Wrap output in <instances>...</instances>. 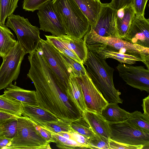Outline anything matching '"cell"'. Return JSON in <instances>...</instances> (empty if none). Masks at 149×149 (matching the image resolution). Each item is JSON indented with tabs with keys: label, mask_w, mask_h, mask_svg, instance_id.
<instances>
[{
	"label": "cell",
	"mask_w": 149,
	"mask_h": 149,
	"mask_svg": "<svg viewBox=\"0 0 149 149\" xmlns=\"http://www.w3.org/2000/svg\"><path fill=\"white\" fill-rule=\"evenodd\" d=\"M28 56L27 77L33 83L38 106L60 119L71 122L83 115L37 49Z\"/></svg>",
	"instance_id": "obj_1"
},
{
	"label": "cell",
	"mask_w": 149,
	"mask_h": 149,
	"mask_svg": "<svg viewBox=\"0 0 149 149\" xmlns=\"http://www.w3.org/2000/svg\"><path fill=\"white\" fill-rule=\"evenodd\" d=\"M83 64L92 81L109 103L122 104L121 93L115 88L113 75L114 69L107 63L105 59L95 52L88 50L86 59Z\"/></svg>",
	"instance_id": "obj_2"
},
{
	"label": "cell",
	"mask_w": 149,
	"mask_h": 149,
	"mask_svg": "<svg viewBox=\"0 0 149 149\" xmlns=\"http://www.w3.org/2000/svg\"><path fill=\"white\" fill-rule=\"evenodd\" d=\"M84 37L88 50L100 49L140 58L149 69V48L132 44L116 37L100 36L91 26Z\"/></svg>",
	"instance_id": "obj_3"
},
{
	"label": "cell",
	"mask_w": 149,
	"mask_h": 149,
	"mask_svg": "<svg viewBox=\"0 0 149 149\" xmlns=\"http://www.w3.org/2000/svg\"><path fill=\"white\" fill-rule=\"evenodd\" d=\"M66 34L76 39L82 38L90 26L87 19L74 0H52Z\"/></svg>",
	"instance_id": "obj_4"
},
{
	"label": "cell",
	"mask_w": 149,
	"mask_h": 149,
	"mask_svg": "<svg viewBox=\"0 0 149 149\" xmlns=\"http://www.w3.org/2000/svg\"><path fill=\"white\" fill-rule=\"evenodd\" d=\"M17 133L5 149H51L49 143L36 130L35 122L28 117L17 116Z\"/></svg>",
	"instance_id": "obj_5"
},
{
	"label": "cell",
	"mask_w": 149,
	"mask_h": 149,
	"mask_svg": "<svg viewBox=\"0 0 149 149\" xmlns=\"http://www.w3.org/2000/svg\"><path fill=\"white\" fill-rule=\"evenodd\" d=\"M5 25L15 32L26 54L36 49L41 39L40 28L32 25L27 18L13 14L7 17Z\"/></svg>",
	"instance_id": "obj_6"
},
{
	"label": "cell",
	"mask_w": 149,
	"mask_h": 149,
	"mask_svg": "<svg viewBox=\"0 0 149 149\" xmlns=\"http://www.w3.org/2000/svg\"><path fill=\"white\" fill-rule=\"evenodd\" d=\"M109 123L110 139L129 145L143 146V148H149V133L140 131L127 120Z\"/></svg>",
	"instance_id": "obj_7"
},
{
	"label": "cell",
	"mask_w": 149,
	"mask_h": 149,
	"mask_svg": "<svg viewBox=\"0 0 149 149\" xmlns=\"http://www.w3.org/2000/svg\"><path fill=\"white\" fill-rule=\"evenodd\" d=\"M37 49L41 53L58 81L68 89L71 74L61 52L48 41L41 38Z\"/></svg>",
	"instance_id": "obj_8"
},
{
	"label": "cell",
	"mask_w": 149,
	"mask_h": 149,
	"mask_svg": "<svg viewBox=\"0 0 149 149\" xmlns=\"http://www.w3.org/2000/svg\"><path fill=\"white\" fill-rule=\"evenodd\" d=\"M24 50L17 40L15 45L3 58L0 67V90L5 89L17 78L24 55Z\"/></svg>",
	"instance_id": "obj_9"
},
{
	"label": "cell",
	"mask_w": 149,
	"mask_h": 149,
	"mask_svg": "<svg viewBox=\"0 0 149 149\" xmlns=\"http://www.w3.org/2000/svg\"><path fill=\"white\" fill-rule=\"evenodd\" d=\"M119 76L127 84L141 91L149 93V69L142 66L118 64L116 67Z\"/></svg>",
	"instance_id": "obj_10"
},
{
	"label": "cell",
	"mask_w": 149,
	"mask_h": 149,
	"mask_svg": "<svg viewBox=\"0 0 149 149\" xmlns=\"http://www.w3.org/2000/svg\"><path fill=\"white\" fill-rule=\"evenodd\" d=\"M40 30L48 32L58 36L66 34L64 26L57 13L52 0L49 1L38 9Z\"/></svg>",
	"instance_id": "obj_11"
},
{
	"label": "cell",
	"mask_w": 149,
	"mask_h": 149,
	"mask_svg": "<svg viewBox=\"0 0 149 149\" xmlns=\"http://www.w3.org/2000/svg\"><path fill=\"white\" fill-rule=\"evenodd\" d=\"M77 79L82 89L86 110L101 114L108 103L87 73L85 76Z\"/></svg>",
	"instance_id": "obj_12"
},
{
	"label": "cell",
	"mask_w": 149,
	"mask_h": 149,
	"mask_svg": "<svg viewBox=\"0 0 149 149\" xmlns=\"http://www.w3.org/2000/svg\"><path fill=\"white\" fill-rule=\"evenodd\" d=\"M117 10L109 3H102L97 22L91 26L98 35L118 37L116 24Z\"/></svg>",
	"instance_id": "obj_13"
},
{
	"label": "cell",
	"mask_w": 149,
	"mask_h": 149,
	"mask_svg": "<svg viewBox=\"0 0 149 149\" xmlns=\"http://www.w3.org/2000/svg\"><path fill=\"white\" fill-rule=\"evenodd\" d=\"M122 39L149 48V19H146L144 15H135L127 33Z\"/></svg>",
	"instance_id": "obj_14"
},
{
	"label": "cell",
	"mask_w": 149,
	"mask_h": 149,
	"mask_svg": "<svg viewBox=\"0 0 149 149\" xmlns=\"http://www.w3.org/2000/svg\"><path fill=\"white\" fill-rule=\"evenodd\" d=\"M83 115L95 134L102 139L109 141L110 136L109 123L102 116L87 111Z\"/></svg>",
	"instance_id": "obj_15"
},
{
	"label": "cell",
	"mask_w": 149,
	"mask_h": 149,
	"mask_svg": "<svg viewBox=\"0 0 149 149\" xmlns=\"http://www.w3.org/2000/svg\"><path fill=\"white\" fill-rule=\"evenodd\" d=\"M22 104V115L29 118L38 125L56 121L60 119L51 112L39 106L29 105L24 103Z\"/></svg>",
	"instance_id": "obj_16"
},
{
	"label": "cell",
	"mask_w": 149,
	"mask_h": 149,
	"mask_svg": "<svg viewBox=\"0 0 149 149\" xmlns=\"http://www.w3.org/2000/svg\"><path fill=\"white\" fill-rule=\"evenodd\" d=\"M135 15L132 4L117 10L116 24L119 38L123 39L125 36Z\"/></svg>",
	"instance_id": "obj_17"
},
{
	"label": "cell",
	"mask_w": 149,
	"mask_h": 149,
	"mask_svg": "<svg viewBox=\"0 0 149 149\" xmlns=\"http://www.w3.org/2000/svg\"><path fill=\"white\" fill-rule=\"evenodd\" d=\"M5 89L4 94L9 97L22 103L38 106L35 91L25 90L12 83Z\"/></svg>",
	"instance_id": "obj_18"
},
{
	"label": "cell",
	"mask_w": 149,
	"mask_h": 149,
	"mask_svg": "<svg viewBox=\"0 0 149 149\" xmlns=\"http://www.w3.org/2000/svg\"><path fill=\"white\" fill-rule=\"evenodd\" d=\"M87 19L90 26L96 24L102 3L99 0H74Z\"/></svg>",
	"instance_id": "obj_19"
},
{
	"label": "cell",
	"mask_w": 149,
	"mask_h": 149,
	"mask_svg": "<svg viewBox=\"0 0 149 149\" xmlns=\"http://www.w3.org/2000/svg\"><path fill=\"white\" fill-rule=\"evenodd\" d=\"M56 37L68 48L74 52L84 64L87 58L88 49L82 38L76 39L66 34Z\"/></svg>",
	"instance_id": "obj_20"
},
{
	"label": "cell",
	"mask_w": 149,
	"mask_h": 149,
	"mask_svg": "<svg viewBox=\"0 0 149 149\" xmlns=\"http://www.w3.org/2000/svg\"><path fill=\"white\" fill-rule=\"evenodd\" d=\"M67 92L73 101L84 113L87 110L82 89L77 78L72 75L69 77Z\"/></svg>",
	"instance_id": "obj_21"
},
{
	"label": "cell",
	"mask_w": 149,
	"mask_h": 149,
	"mask_svg": "<svg viewBox=\"0 0 149 149\" xmlns=\"http://www.w3.org/2000/svg\"><path fill=\"white\" fill-rule=\"evenodd\" d=\"M101 114L109 123H117L127 120L130 113L120 108L118 104L109 103L102 110Z\"/></svg>",
	"instance_id": "obj_22"
},
{
	"label": "cell",
	"mask_w": 149,
	"mask_h": 149,
	"mask_svg": "<svg viewBox=\"0 0 149 149\" xmlns=\"http://www.w3.org/2000/svg\"><path fill=\"white\" fill-rule=\"evenodd\" d=\"M17 41L8 27L5 25L0 24V57H5Z\"/></svg>",
	"instance_id": "obj_23"
},
{
	"label": "cell",
	"mask_w": 149,
	"mask_h": 149,
	"mask_svg": "<svg viewBox=\"0 0 149 149\" xmlns=\"http://www.w3.org/2000/svg\"><path fill=\"white\" fill-rule=\"evenodd\" d=\"M88 50L96 53L101 57L105 60L107 58H112L117 60L121 63H123L130 65L134 64L136 61H141L144 63L141 58L132 55L100 49H93Z\"/></svg>",
	"instance_id": "obj_24"
},
{
	"label": "cell",
	"mask_w": 149,
	"mask_h": 149,
	"mask_svg": "<svg viewBox=\"0 0 149 149\" xmlns=\"http://www.w3.org/2000/svg\"><path fill=\"white\" fill-rule=\"evenodd\" d=\"M0 110L17 116L23 114L22 103L4 94L0 95Z\"/></svg>",
	"instance_id": "obj_25"
},
{
	"label": "cell",
	"mask_w": 149,
	"mask_h": 149,
	"mask_svg": "<svg viewBox=\"0 0 149 149\" xmlns=\"http://www.w3.org/2000/svg\"><path fill=\"white\" fill-rule=\"evenodd\" d=\"M70 127L73 131L81 134L89 139L96 136L83 115L70 122Z\"/></svg>",
	"instance_id": "obj_26"
},
{
	"label": "cell",
	"mask_w": 149,
	"mask_h": 149,
	"mask_svg": "<svg viewBox=\"0 0 149 149\" xmlns=\"http://www.w3.org/2000/svg\"><path fill=\"white\" fill-rule=\"evenodd\" d=\"M127 120L140 131L149 133V116L136 111L130 113Z\"/></svg>",
	"instance_id": "obj_27"
},
{
	"label": "cell",
	"mask_w": 149,
	"mask_h": 149,
	"mask_svg": "<svg viewBox=\"0 0 149 149\" xmlns=\"http://www.w3.org/2000/svg\"><path fill=\"white\" fill-rule=\"evenodd\" d=\"M61 53L64 62L71 73L70 75L78 78L86 75L87 72L83 64L76 61L64 54Z\"/></svg>",
	"instance_id": "obj_28"
},
{
	"label": "cell",
	"mask_w": 149,
	"mask_h": 149,
	"mask_svg": "<svg viewBox=\"0 0 149 149\" xmlns=\"http://www.w3.org/2000/svg\"><path fill=\"white\" fill-rule=\"evenodd\" d=\"M19 0H0V24L5 25L6 19L13 14L18 7Z\"/></svg>",
	"instance_id": "obj_29"
},
{
	"label": "cell",
	"mask_w": 149,
	"mask_h": 149,
	"mask_svg": "<svg viewBox=\"0 0 149 149\" xmlns=\"http://www.w3.org/2000/svg\"><path fill=\"white\" fill-rule=\"evenodd\" d=\"M70 122L60 119L55 122H52L38 125L48 130L57 133L61 132H70L73 131L71 128Z\"/></svg>",
	"instance_id": "obj_30"
},
{
	"label": "cell",
	"mask_w": 149,
	"mask_h": 149,
	"mask_svg": "<svg viewBox=\"0 0 149 149\" xmlns=\"http://www.w3.org/2000/svg\"><path fill=\"white\" fill-rule=\"evenodd\" d=\"M45 36L47 40L50 42L61 53L65 54L80 63H82L77 56L72 51L68 48L63 43L57 38L56 36L45 35Z\"/></svg>",
	"instance_id": "obj_31"
},
{
	"label": "cell",
	"mask_w": 149,
	"mask_h": 149,
	"mask_svg": "<svg viewBox=\"0 0 149 149\" xmlns=\"http://www.w3.org/2000/svg\"><path fill=\"white\" fill-rule=\"evenodd\" d=\"M56 146L62 149H83L82 147L74 140L65 138L50 131Z\"/></svg>",
	"instance_id": "obj_32"
},
{
	"label": "cell",
	"mask_w": 149,
	"mask_h": 149,
	"mask_svg": "<svg viewBox=\"0 0 149 149\" xmlns=\"http://www.w3.org/2000/svg\"><path fill=\"white\" fill-rule=\"evenodd\" d=\"M3 125L2 136L12 139L17 130L18 121L17 118L8 120L3 124Z\"/></svg>",
	"instance_id": "obj_33"
},
{
	"label": "cell",
	"mask_w": 149,
	"mask_h": 149,
	"mask_svg": "<svg viewBox=\"0 0 149 149\" xmlns=\"http://www.w3.org/2000/svg\"><path fill=\"white\" fill-rule=\"evenodd\" d=\"M51 0H23L22 5L26 11L33 12Z\"/></svg>",
	"instance_id": "obj_34"
},
{
	"label": "cell",
	"mask_w": 149,
	"mask_h": 149,
	"mask_svg": "<svg viewBox=\"0 0 149 149\" xmlns=\"http://www.w3.org/2000/svg\"><path fill=\"white\" fill-rule=\"evenodd\" d=\"M90 149H109V141L104 140L97 136L89 139Z\"/></svg>",
	"instance_id": "obj_35"
},
{
	"label": "cell",
	"mask_w": 149,
	"mask_h": 149,
	"mask_svg": "<svg viewBox=\"0 0 149 149\" xmlns=\"http://www.w3.org/2000/svg\"><path fill=\"white\" fill-rule=\"evenodd\" d=\"M72 137V140L81 145L83 149L90 148L89 139L85 136L73 131L70 132Z\"/></svg>",
	"instance_id": "obj_36"
},
{
	"label": "cell",
	"mask_w": 149,
	"mask_h": 149,
	"mask_svg": "<svg viewBox=\"0 0 149 149\" xmlns=\"http://www.w3.org/2000/svg\"><path fill=\"white\" fill-rule=\"evenodd\" d=\"M109 148L113 149H141L143 146L130 145L118 142L110 139L109 140Z\"/></svg>",
	"instance_id": "obj_37"
},
{
	"label": "cell",
	"mask_w": 149,
	"mask_h": 149,
	"mask_svg": "<svg viewBox=\"0 0 149 149\" xmlns=\"http://www.w3.org/2000/svg\"><path fill=\"white\" fill-rule=\"evenodd\" d=\"M148 0H132V5L136 15H144Z\"/></svg>",
	"instance_id": "obj_38"
},
{
	"label": "cell",
	"mask_w": 149,
	"mask_h": 149,
	"mask_svg": "<svg viewBox=\"0 0 149 149\" xmlns=\"http://www.w3.org/2000/svg\"><path fill=\"white\" fill-rule=\"evenodd\" d=\"M34 126L37 131L48 142H54V140L51 133L49 130L35 123Z\"/></svg>",
	"instance_id": "obj_39"
},
{
	"label": "cell",
	"mask_w": 149,
	"mask_h": 149,
	"mask_svg": "<svg viewBox=\"0 0 149 149\" xmlns=\"http://www.w3.org/2000/svg\"><path fill=\"white\" fill-rule=\"evenodd\" d=\"M132 0H112L111 5L116 10L128 6L132 3Z\"/></svg>",
	"instance_id": "obj_40"
},
{
	"label": "cell",
	"mask_w": 149,
	"mask_h": 149,
	"mask_svg": "<svg viewBox=\"0 0 149 149\" xmlns=\"http://www.w3.org/2000/svg\"><path fill=\"white\" fill-rule=\"evenodd\" d=\"M17 116L0 110V125L10 119L17 118Z\"/></svg>",
	"instance_id": "obj_41"
},
{
	"label": "cell",
	"mask_w": 149,
	"mask_h": 149,
	"mask_svg": "<svg viewBox=\"0 0 149 149\" xmlns=\"http://www.w3.org/2000/svg\"><path fill=\"white\" fill-rule=\"evenodd\" d=\"M142 106L143 111V113L149 116V95L143 99Z\"/></svg>",
	"instance_id": "obj_42"
},
{
	"label": "cell",
	"mask_w": 149,
	"mask_h": 149,
	"mask_svg": "<svg viewBox=\"0 0 149 149\" xmlns=\"http://www.w3.org/2000/svg\"><path fill=\"white\" fill-rule=\"evenodd\" d=\"M12 139L4 136L0 137V149H6L10 142Z\"/></svg>",
	"instance_id": "obj_43"
},
{
	"label": "cell",
	"mask_w": 149,
	"mask_h": 149,
	"mask_svg": "<svg viewBox=\"0 0 149 149\" xmlns=\"http://www.w3.org/2000/svg\"><path fill=\"white\" fill-rule=\"evenodd\" d=\"M56 134L65 138L72 140V136L70 132H61L58 133Z\"/></svg>",
	"instance_id": "obj_44"
},
{
	"label": "cell",
	"mask_w": 149,
	"mask_h": 149,
	"mask_svg": "<svg viewBox=\"0 0 149 149\" xmlns=\"http://www.w3.org/2000/svg\"><path fill=\"white\" fill-rule=\"evenodd\" d=\"M3 124L0 125V137L2 136V134L3 132Z\"/></svg>",
	"instance_id": "obj_45"
},
{
	"label": "cell",
	"mask_w": 149,
	"mask_h": 149,
	"mask_svg": "<svg viewBox=\"0 0 149 149\" xmlns=\"http://www.w3.org/2000/svg\"></svg>",
	"instance_id": "obj_46"
}]
</instances>
